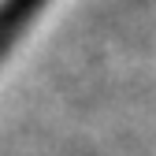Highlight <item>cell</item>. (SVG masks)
I'll return each mask as SVG.
<instances>
[{"label": "cell", "instance_id": "6da1fadb", "mask_svg": "<svg viewBox=\"0 0 156 156\" xmlns=\"http://www.w3.org/2000/svg\"><path fill=\"white\" fill-rule=\"evenodd\" d=\"M41 4H45V0H4L0 11H4L11 23H19V26H30L26 19H34L37 11H41Z\"/></svg>", "mask_w": 156, "mask_h": 156}]
</instances>
